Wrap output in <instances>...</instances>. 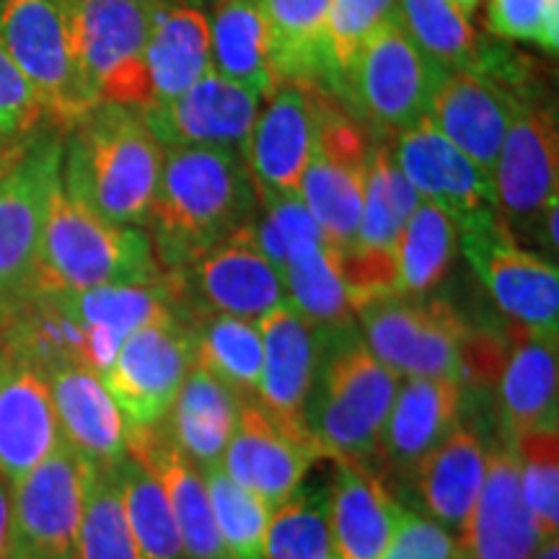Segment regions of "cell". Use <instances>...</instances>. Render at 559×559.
I'll list each match as a JSON object with an SVG mask.
<instances>
[{
  "instance_id": "6da1fadb",
  "label": "cell",
  "mask_w": 559,
  "mask_h": 559,
  "mask_svg": "<svg viewBox=\"0 0 559 559\" xmlns=\"http://www.w3.org/2000/svg\"><path fill=\"white\" fill-rule=\"evenodd\" d=\"M260 207L243 153L205 145L164 148L148 239L164 272H185Z\"/></svg>"
},
{
  "instance_id": "7a4b0ae2",
  "label": "cell",
  "mask_w": 559,
  "mask_h": 559,
  "mask_svg": "<svg viewBox=\"0 0 559 559\" xmlns=\"http://www.w3.org/2000/svg\"><path fill=\"white\" fill-rule=\"evenodd\" d=\"M160 169L164 145L135 107L102 102L62 143V190L120 226H143L148 218Z\"/></svg>"
},
{
  "instance_id": "3957f363",
  "label": "cell",
  "mask_w": 559,
  "mask_h": 559,
  "mask_svg": "<svg viewBox=\"0 0 559 559\" xmlns=\"http://www.w3.org/2000/svg\"><path fill=\"white\" fill-rule=\"evenodd\" d=\"M400 376L370 353L353 321L326 330L317 379L306 402V430L321 459L366 466L376 461Z\"/></svg>"
},
{
  "instance_id": "277c9868",
  "label": "cell",
  "mask_w": 559,
  "mask_h": 559,
  "mask_svg": "<svg viewBox=\"0 0 559 559\" xmlns=\"http://www.w3.org/2000/svg\"><path fill=\"white\" fill-rule=\"evenodd\" d=\"M164 275L148 230L109 223L55 187L29 296H73Z\"/></svg>"
},
{
  "instance_id": "5b68a950",
  "label": "cell",
  "mask_w": 559,
  "mask_h": 559,
  "mask_svg": "<svg viewBox=\"0 0 559 559\" xmlns=\"http://www.w3.org/2000/svg\"><path fill=\"white\" fill-rule=\"evenodd\" d=\"M443 75L394 19L366 41L334 96L376 135L396 138L430 115Z\"/></svg>"
},
{
  "instance_id": "8992f818",
  "label": "cell",
  "mask_w": 559,
  "mask_h": 559,
  "mask_svg": "<svg viewBox=\"0 0 559 559\" xmlns=\"http://www.w3.org/2000/svg\"><path fill=\"white\" fill-rule=\"evenodd\" d=\"M60 9L75 66L99 102L148 107L145 45L156 5L135 0H60Z\"/></svg>"
},
{
  "instance_id": "52a82bcc",
  "label": "cell",
  "mask_w": 559,
  "mask_h": 559,
  "mask_svg": "<svg viewBox=\"0 0 559 559\" xmlns=\"http://www.w3.org/2000/svg\"><path fill=\"white\" fill-rule=\"evenodd\" d=\"M62 143L50 132L0 145V304L29 296L41 234L55 187L60 185Z\"/></svg>"
},
{
  "instance_id": "ba28073f",
  "label": "cell",
  "mask_w": 559,
  "mask_h": 559,
  "mask_svg": "<svg viewBox=\"0 0 559 559\" xmlns=\"http://www.w3.org/2000/svg\"><path fill=\"white\" fill-rule=\"evenodd\" d=\"M557 104L542 81L513 94V117L492 171L498 218L515 243L536 241L544 207L557 198Z\"/></svg>"
},
{
  "instance_id": "9c48e42d",
  "label": "cell",
  "mask_w": 559,
  "mask_h": 559,
  "mask_svg": "<svg viewBox=\"0 0 559 559\" xmlns=\"http://www.w3.org/2000/svg\"><path fill=\"white\" fill-rule=\"evenodd\" d=\"M370 353L404 379H456L461 383L469 326L451 304L430 296L373 298L355 309Z\"/></svg>"
},
{
  "instance_id": "30bf717a",
  "label": "cell",
  "mask_w": 559,
  "mask_h": 559,
  "mask_svg": "<svg viewBox=\"0 0 559 559\" xmlns=\"http://www.w3.org/2000/svg\"><path fill=\"white\" fill-rule=\"evenodd\" d=\"M370 151L362 124L321 88L317 138L298 194L334 254H345L358 239Z\"/></svg>"
},
{
  "instance_id": "8fae6325",
  "label": "cell",
  "mask_w": 559,
  "mask_h": 559,
  "mask_svg": "<svg viewBox=\"0 0 559 559\" xmlns=\"http://www.w3.org/2000/svg\"><path fill=\"white\" fill-rule=\"evenodd\" d=\"M0 45L58 124L73 128L102 104L75 66L60 0H3Z\"/></svg>"
},
{
  "instance_id": "7c38bea8",
  "label": "cell",
  "mask_w": 559,
  "mask_h": 559,
  "mask_svg": "<svg viewBox=\"0 0 559 559\" xmlns=\"http://www.w3.org/2000/svg\"><path fill=\"white\" fill-rule=\"evenodd\" d=\"M91 464L66 440L11 485V555L16 559H75Z\"/></svg>"
},
{
  "instance_id": "4fadbf2b",
  "label": "cell",
  "mask_w": 559,
  "mask_h": 559,
  "mask_svg": "<svg viewBox=\"0 0 559 559\" xmlns=\"http://www.w3.org/2000/svg\"><path fill=\"white\" fill-rule=\"evenodd\" d=\"M194 366V337L185 317L153 319L130 334L102 376L128 430L169 417L181 383Z\"/></svg>"
},
{
  "instance_id": "5bb4252c",
  "label": "cell",
  "mask_w": 559,
  "mask_h": 559,
  "mask_svg": "<svg viewBox=\"0 0 559 559\" xmlns=\"http://www.w3.org/2000/svg\"><path fill=\"white\" fill-rule=\"evenodd\" d=\"M464 257L495 306L513 324L555 337L559 330V270L547 257L510 239L500 218L456 230Z\"/></svg>"
},
{
  "instance_id": "9a60e30c",
  "label": "cell",
  "mask_w": 559,
  "mask_h": 559,
  "mask_svg": "<svg viewBox=\"0 0 559 559\" xmlns=\"http://www.w3.org/2000/svg\"><path fill=\"white\" fill-rule=\"evenodd\" d=\"M391 156L419 200L445 210L456 230L498 218L492 177L438 132L428 117L396 135Z\"/></svg>"
},
{
  "instance_id": "2e32d148",
  "label": "cell",
  "mask_w": 559,
  "mask_h": 559,
  "mask_svg": "<svg viewBox=\"0 0 559 559\" xmlns=\"http://www.w3.org/2000/svg\"><path fill=\"white\" fill-rule=\"evenodd\" d=\"M321 86L309 81H280L257 111L243 160L257 198L298 194L317 138Z\"/></svg>"
},
{
  "instance_id": "e0dca14e",
  "label": "cell",
  "mask_w": 559,
  "mask_h": 559,
  "mask_svg": "<svg viewBox=\"0 0 559 559\" xmlns=\"http://www.w3.org/2000/svg\"><path fill=\"white\" fill-rule=\"evenodd\" d=\"M169 275L177 277L185 304L194 296L205 311L228 313L236 319L260 321L288 300L283 272L257 247L249 221L185 272Z\"/></svg>"
},
{
  "instance_id": "ac0fdd59",
  "label": "cell",
  "mask_w": 559,
  "mask_h": 559,
  "mask_svg": "<svg viewBox=\"0 0 559 559\" xmlns=\"http://www.w3.org/2000/svg\"><path fill=\"white\" fill-rule=\"evenodd\" d=\"M456 542L461 559H531L544 544L523 500L513 440L500 425L487 440L485 481Z\"/></svg>"
},
{
  "instance_id": "d6986e66",
  "label": "cell",
  "mask_w": 559,
  "mask_h": 559,
  "mask_svg": "<svg viewBox=\"0 0 559 559\" xmlns=\"http://www.w3.org/2000/svg\"><path fill=\"white\" fill-rule=\"evenodd\" d=\"M319 459L321 451L311 438L283 428L251 396L241 400L239 425L223 453L221 469L236 485L277 508L304 485Z\"/></svg>"
},
{
  "instance_id": "ffe728a7",
  "label": "cell",
  "mask_w": 559,
  "mask_h": 559,
  "mask_svg": "<svg viewBox=\"0 0 559 559\" xmlns=\"http://www.w3.org/2000/svg\"><path fill=\"white\" fill-rule=\"evenodd\" d=\"M260 96L210 68L177 99L145 107L143 120L164 148L205 145L243 153L254 128Z\"/></svg>"
},
{
  "instance_id": "44dd1931",
  "label": "cell",
  "mask_w": 559,
  "mask_h": 559,
  "mask_svg": "<svg viewBox=\"0 0 559 559\" xmlns=\"http://www.w3.org/2000/svg\"><path fill=\"white\" fill-rule=\"evenodd\" d=\"M262 334V379L254 400L296 436L306 430V402L317 379V368L330 326L313 324L285 300L257 321ZM313 440V438H311Z\"/></svg>"
},
{
  "instance_id": "7402d4cb",
  "label": "cell",
  "mask_w": 559,
  "mask_h": 559,
  "mask_svg": "<svg viewBox=\"0 0 559 559\" xmlns=\"http://www.w3.org/2000/svg\"><path fill=\"white\" fill-rule=\"evenodd\" d=\"M128 456L143 464L160 481L177 521L185 559H228L213 521L205 477L179 445L169 423L128 430Z\"/></svg>"
},
{
  "instance_id": "603a6c76",
  "label": "cell",
  "mask_w": 559,
  "mask_h": 559,
  "mask_svg": "<svg viewBox=\"0 0 559 559\" xmlns=\"http://www.w3.org/2000/svg\"><path fill=\"white\" fill-rule=\"evenodd\" d=\"M62 440L50 379L39 366L5 353L0 379V477L11 485L39 466Z\"/></svg>"
},
{
  "instance_id": "cb8c5ba5",
  "label": "cell",
  "mask_w": 559,
  "mask_h": 559,
  "mask_svg": "<svg viewBox=\"0 0 559 559\" xmlns=\"http://www.w3.org/2000/svg\"><path fill=\"white\" fill-rule=\"evenodd\" d=\"M513 117V94L481 70H449L432 96L428 120L492 177Z\"/></svg>"
},
{
  "instance_id": "d4e9b609",
  "label": "cell",
  "mask_w": 559,
  "mask_h": 559,
  "mask_svg": "<svg viewBox=\"0 0 559 559\" xmlns=\"http://www.w3.org/2000/svg\"><path fill=\"white\" fill-rule=\"evenodd\" d=\"M464 407L466 391L456 379H407L396 389L376 459L409 477L419 461L456 430Z\"/></svg>"
},
{
  "instance_id": "484cf974",
  "label": "cell",
  "mask_w": 559,
  "mask_h": 559,
  "mask_svg": "<svg viewBox=\"0 0 559 559\" xmlns=\"http://www.w3.org/2000/svg\"><path fill=\"white\" fill-rule=\"evenodd\" d=\"M60 436L94 466H115L128 456V423L104 381L86 366L66 362L47 370Z\"/></svg>"
},
{
  "instance_id": "4316f807",
  "label": "cell",
  "mask_w": 559,
  "mask_h": 559,
  "mask_svg": "<svg viewBox=\"0 0 559 559\" xmlns=\"http://www.w3.org/2000/svg\"><path fill=\"white\" fill-rule=\"evenodd\" d=\"M332 461L334 469L326 481L332 559H381L404 506L366 466Z\"/></svg>"
},
{
  "instance_id": "83f0119b",
  "label": "cell",
  "mask_w": 559,
  "mask_h": 559,
  "mask_svg": "<svg viewBox=\"0 0 559 559\" xmlns=\"http://www.w3.org/2000/svg\"><path fill=\"white\" fill-rule=\"evenodd\" d=\"M485 472L487 438L472 419L461 417L456 430L419 461L407 479L430 519L459 536L479 498Z\"/></svg>"
},
{
  "instance_id": "f1b7e54d",
  "label": "cell",
  "mask_w": 559,
  "mask_h": 559,
  "mask_svg": "<svg viewBox=\"0 0 559 559\" xmlns=\"http://www.w3.org/2000/svg\"><path fill=\"white\" fill-rule=\"evenodd\" d=\"M557 340L513 326L500 370L498 425L510 440L539 428H557Z\"/></svg>"
},
{
  "instance_id": "f546056e",
  "label": "cell",
  "mask_w": 559,
  "mask_h": 559,
  "mask_svg": "<svg viewBox=\"0 0 559 559\" xmlns=\"http://www.w3.org/2000/svg\"><path fill=\"white\" fill-rule=\"evenodd\" d=\"M210 62V21L198 3H169L153 9L145 70L151 83V104L177 99L194 86Z\"/></svg>"
},
{
  "instance_id": "4dcf8cb0",
  "label": "cell",
  "mask_w": 559,
  "mask_h": 559,
  "mask_svg": "<svg viewBox=\"0 0 559 559\" xmlns=\"http://www.w3.org/2000/svg\"><path fill=\"white\" fill-rule=\"evenodd\" d=\"M267 26L270 62L280 81H309L332 94L326 19L332 0H254Z\"/></svg>"
},
{
  "instance_id": "1f68e13d",
  "label": "cell",
  "mask_w": 559,
  "mask_h": 559,
  "mask_svg": "<svg viewBox=\"0 0 559 559\" xmlns=\"http://www.w3.org/2000/svg\"><path fill=\"white\" fill-rule=\"evenodd\" d=\"M241 400L226 383L192 366L166 417L174 443L200 472L221 466L228 440L239 425Z\"/></svg>"
},
{
  "instance_id": "d6a6232c",
  "label": "cell",
  "mask_w": 559,
  "mask_h": 559,
  "mask_svg": "<svg viewBox=\"0 0 559 559\" xmlns=\"http://www.w3.org/2000/svg\"><path fill=\"white\" fill-rule=\"evenodd\" d=\"M210 62L223 79L249 88L260 99L275 91L267 26L254 0H215L210 21Z\"/></svg>"
},
{
  "instance_id": "836d02e7",
  "label": "cell",
  "mask_w": 559,
  "mask_h": 559,
  "mask_svg": "<svg viewBox=\"0 0 559 559\" xmlns=\"http://www.w3.org/2000/svg\"><path fill=\"white\" fill-rule=\"evenodd\" d=\"M194 337V366L226 383L239 400L257 396L262 379V334L257 321L218 311L187 313Z\"/></svg>"
},
{
  "instance_id": "e575fe53",
  "label": "cell",
  "mask_w": 559,
  "mask_h": 559,
  "mask_svg": "<svg viewBox=\"0 0 559 559\" xmlns=\"http://www.w3.org/2000/svg\"><path fill=\"white\" fill-rule=\"evenodd\" d=\"M456 223L432 202H419L396 239V293L430 296L449 275L456 257Z\"/></svg>"
},
{
  "instance_id": "d590c367",
  "label": "cell",
  "mask_w": 559,
  "mask_h": 559,
  "mask_svg": "<svg viewBox=\"0 0 559 559\" xmlns=\"http://www.w3.org/2000/svg\"><path fill=\"white\" fill-rule=\"evenodd\" d=\"M419 194L409 185L389 145L383 140L373 143L366 179V198H362V213L358 226V239L353 249L362 251H386L394 254L400 230L415 207L419 205Z\"/></svg>"
},
{
  "instance_id": "8d00e7d4",
  "label": "cell",
  "mask_w": 559,
  "mask_h": 559,
  "mask_svg": "<svg viewBox=\"0 0 559 559\" xmlns=\"http://www.w3.org/2000/svg\"><path fill=\"white\" fill-rule=\"evenodd\" d=\"M283 280L288 304L313 324L337 326L353 321V304L337 257L324 241L290 249L285 254Z\"/></svg>"
},
{
  "instance_id": "74e56055",
  "label": "cell",
  "mask_w": 559,
  "mask_h": 559,
  "mask_svg": "<svg viewBox=\"0 0 559 559\" xmlns=\"http://www.w3.org/2000/svg\"><path fill=\"white\" fill-rule=\"evenodd\" d=\"M402 29L440 70H474L481 37L453 0H400Z\"/></svg>"
},
{
  "instance_id": "f35d334b",
  "label": "cell",
  "mask_w": 559,
  "mask_h": 559,
  "mask_svg": "<svg viewBox=\"0 0 559 559\" xmlns=\"http://www.w3.org/2000/svg\"><path fill=\"white\" fill-rule=\"evenodd\" d=\"M117 477H120L124 519L132 539L143 551V559H185L177 521L160 481L130 456L117 464Z\"/></svg>"
},
{
  "instance_id": "ab89813d",
  "label": "cell",
  "mask_w": 559,
  "mask_h": 559,
  "mask_svg": "<svg viewBox=\"0 0 559 559\" xmlns=\"http://www.w3.org/2000/svg\"><path fill=\"white\" fill-rule=\"evenodd\" d=\"M264 559H332L326 485H300L272 508Z\"/></svg>"
},
{
  "instance_id": "60d3db41",
  "label": "cell",
  "mask_w": 559,
  "mask_h": 559,
  "mask_svg": "<svg viewBox=\"0 0 559 559\" xmlns=\"http://www.w3.org/2000/svg\"><path fill=\"white\" fill-rule=\"evenodd\" d=\"M75 559H143V551L132 539L128 519H124L117 464H91Z\"/></svg>"
},
{
  "instance_id": "b9f144b4",
  "label": "cell",
  "mask_w": 559,
  "mask_h": 559,
  "mask_svg": "<svg viewBox=\"0 0 559 559\" xmlns=\"http://www.w3.org/2000/svg\"><path fill=\"white\" fill-rule=\"evenodd\" d=\"M213 521L228 559H264L272 506L236 485L221 466L202 472Z\"/></svg>"
},
{
  "instance_id": "7bdbcfd3",
  "label": "cell",
  "mask_w": 559,
  "mask_h": 559,
  "mask_svg": "<svg viewBox=\"0 0 559 559\" xmlns=\"http://www.w3.org/2000/svg\"><path fill=\"white\" fill-rule=\"evenodd\" d=\"M519 459L523 500L544 542L557 539L559 528V436L557 428L523 432L513 440Z\"/></svg>"
},
{
  "instance_id": "ee69618b",
  "label": "cell",
  "mask_w": 559,
  "mask_h": 559,
  "mask_svg": "<svg viewBox=\"0 0 559 559\" xmlns=\"http://www.w3.org/2000/svg\"><path fill=\"white\" fill-rule=\"evenodd\" d=\"M400 0H332L326 19V50L332 68V96L355 66L366 41L396 19Z\"/></svg>"
},
{
  "instance_id": "f6af8a7d",
  "label": "cell",
  "mask_w": 559,
  "mask_h": 559,
  "mask_svg": "<svg viewBox=\"0 0 559 559\" xmlns=\"http://www.w3.org/2000/svg\"><path fill=\"white\" fill-rule=\"evenodd\" d=\"M381 559H461L459 542L451 531L425 515L404 508Z\"/></svg>"
},
{
  "instance_id": "bcb514c9",
  "label": "cell",
  "mask_w": 559,
  "mask_h": 559,
  "mask_svg": "<svg viewBox=\"0 0 559 559\" xmlns=\"http://www.w3.org/2000/svg\"><path fill=\"white\" fill-rule=\"evenodd\" d=\"M41 115H45V109H41L29 81L21 75L16 62L0 45V135H26L39 122Z\"/></svg>"
},
{
  "instance_id": "7dc6e473",
  "label": "cell",
  "mask_w": 559,
  "mask_h": 559,
  "mask_svg": "<svg viewBox=\"0 0 559 559\" xmlns=\"http://www.w3.org/2000/svg\"><path fill=\"white\" fill-rule=\"evenodd\" d=\"M547 5L549 0H489L485 24L495 39L536 45Z\"/></svg>"
},
{
  "instance_id": "c3c4849f",
  "label": "cell",
  "mask_w": 559,
  "mask_h": 559,
  "mask_svg": "<svg viewBox=\"0 0 559 559\" xmlns=\"http://www.w3.org/2000/svg\"><path fill=\"white\" fill-rule=\"evenodd\" d=\"M536 45H539L547 55H551V58L557 55V50H559V0H549L547 11H544Z\"/></svg>"
},
{
  "instance_id": "681fc988",
  "label": "cell",
  "mask_w": 559,
  "mask_h": 559,
  "mask_svg": "<svg viewBox=\"0 0 559 559\" xmlns=\"http://www.w3.org/2000/svg\"><path fill=\"white\" fill-rule=\"evenodd\" d=\"M11 555V487L0 477V559Z\"/></svg>"
},
{
  "instance_id": "f907efd6",
  "label": "cell",
  "mask_w": 559,
  "mask_h": 559,
  "mask_svg": "<svg viewBox=\"0 0 559 559\" xmlns=\"http://www.w3.org/2000/svg\"><path fill=\"white\" fill-rule=\"evenodd\" d=\"M531 559H559V542L557 539L544 542L542 547L534 551V557Z\"/></svg>"
},
{
  "instance_id": "816d5d0a",
  "label": "cell",
  "mask_w": 559,
  "mask_h": 559,
  "mask_svg": "<svg viewBox=\"0 0 559 559\" xmlns=\"http://www.w3.org/2000/svg\"><path fill=\"white\" fill-rule=\"evenodd\" d=\"M453 3H456V5H459V9H461V11H464V13H466V16H469V13H472L474 9H477V5L481 3V0H453Z\"/></svg>"
},
{
  "instance_id": "f5cc1de1",
  "label": "cell",
  "mask_w": 559,
  "mask_h": 559,
  "mask_svg": "<svg viewBox=\"0 0 559 559\" xmlns=\"http://www.w3.org/2000/svg\"><path fill=\"white\" fill-rule=\"evenodd\" d=\"M135 3H145V5H169V3H194V0H135Z\"/></svg>"
},
{
  "instance_id": "db71d44e",
  "label": "cell",
  "mask_w": 559,
  "mask_h": 559,
  "mask_svg": "<svg viewBox=\"0 0 559 559\" xmlns=\"http://www.w3.org/2000/svg\"><path fill=\"white\" fill-rule=\"evenodd\" d=\"M5 319H9V309H5V306H3V304H0V334H3Z\"/></svg>"
},
{
  "instance_id": "11a10c76",
  "label": "cell",
  "mask_w": 559,
  "mask_h": 559,
  "mask_svg": "<svg viewBox=\"0 0 559 559\" xmlns=\"http://www.w3.org/2000/svg\"><path fill=\"white\" fill-rule=\"evenodd\" d=\"M3 370H5V353H0V379H3Z\"/></svg>"
},
{
  "instance_id": "9f6ffc18",
  "label": "cell",
  "mask_w": 559,
  "mask_h": 559,
  "mask_svg": "<svg viewBox=\"0 0 559 559\" xmlns=\"http://www.w3.org/2000/svg\"><path fill=\"white\" fill-rule=\"evenodd\" d=\"M3 140H9V138H3V135H0V143H3Z\"/></svg>"
},
{
  "instance_id": "6f0895ef",
  "label": "cell",
  "mask_w": 559,
  "mask_h": 559,
  "mask_svg": "<svg viewBox=\"0 0 559 559\" xmlns=\"http://www.w3.org/2000/svg\"><path fill=\"white\" fill-rule=\"evenodd\" d=\"M9 559H16V557H9Z\"/></svg>"
},
{
  "instance_id": "680465c9",
  "label": "cell",
  "mask_w": 559,
  "mask_h": 559,
  "mask_svg": "<svg viewBox=\"0 0 559 559\" xmlns=\"http://www.w3.org/2000/svg\"><path fill=\"white\" fill-rule=\"evenodd\" d=\"M3 143H5V140H3ZM3 143H0V145H3Z\"/></svg>"
},
{
  "instance_id": "91938a15",
  "label": "cell",
  "mask_w": 559,
  "mask_h": 559,
  "mask_svg": "<svg viewBox=\"0 0 559 559\" xmlns=\"http://www.w3.org/2000/svg\"><path fill=\"white\" fill-rule=\"evenodd\" d=\"M0 3H3V0H0Z\"/></svg>"
}]
</instances>
